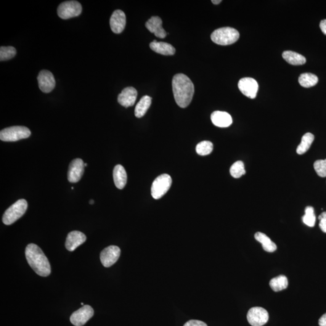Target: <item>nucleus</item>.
<instances>
[{
  "label": "nucleus",
  "mask_w": 326,
  "mask_h": 326,
  "mask_svg": "<svg viewBox=\"0 0 326 326\" xmlns=\"http://www.w3.org/2000/svg\"><path fill=\"white\" fill-rule=\"evenodd\" d=\"M110 27L114 33L122 32L126 26V15L121 10H116L110 18Z\"/></svg>",
  "instance_id": "14"
},
{
  "label": "nucleus",
  "mask_w": 326,
  "mask_h": 326,
  "mask_svg": "<svg viewBox=\"0 0 326 326\" xmlns=\"http://www.w3.org/2000/svg\"><path fill=\"white\" fill-rule=\"evenodd\" d=\"M17 54V50L14 47H3L0 48V60L4 61L12 59Z\"/></svg>",
  "instance_id": "30"
},
{
  "label": "nucleus",
  "mask_w": 326,
  "mask_h": 326,
  "mask_svg": "<svg viewBox=\"0 0 326 326\" xmlns=\"http://www.w3.org/2000/svg\"><path fill=\"white\" fill-rule=\"evenodd\" d=\"M230 172L235 178H239L246 173L244 164L241 161H237L232 166Z\"/></svg>",
  "instance_id": "28"
},
{
  "label": "nucleus",
  "mask_w": 326,
  "mask_h": 326,
  "mask_svg": "<svg viewBox=\"0 0 326 326\" xmlns=\"http://www.w3.org/2000/svg\"><path fill=\"white\" fill-rule=\"evenodd\" d=\"M80 2L76 1H68L62 2L58 8V15L63 20L78 17L82 12Z\"/></svg>",
  "instance_id": "7"
},
{
  "label": "nucleus",
  "mask_w": 326,
  "mask_h": 326,
  "mask_svg": "<svg viewBox=\"0 0 326 326\" xmlns=\"http://www.w3.org/2000/svg\"><path fill=\"white\" fill-rule=\"evenodd\" d=\"M172 180L168 174H163L156 178L151 187V195L155 200L162 198L171 187Z\"/></svg>",
  "instance_id": "6"
},
{
  "label": "nucleus",
  "mask_w": 326,
  "mask_h": 326,
  "mask_svg": "<svg viewBox=\"0 0 326 326\" xmlns=\"http://www.w3.org/2000/svg\"><path fill=\"white\" fill-rule=\"evenodd\" d=\"M213 149V143L209 141H203L198 143L196 150L198 154L205 156L210 154Z\"/></svg>",
  "instance_id": "29"
},
{
  "label": "nucleus",
  "mask_w": 326,
  "mask_h": 326,
  "mask_svg": "<svg viewBox=\"0 0 326 326\" xmlns=\"http://www.w3.org/2000/svg\"><path fill=\"white\" fill-rule=\"evenodd\" d=\"M319 324L320 326H326V313L320 318Z\"/></svg>",
  "instance_id": "35"
},
{
  "label": "nucleus",
  "mask_w": 326,
  "mask_h": 326,
  "mask_svg": "<svg viewBox=\"0 0 326 326\" xmlns=\"http://www.w3.org/2000/svg\"><path fill=\"white\" fill-rule=\"evenodd\" d=\"M94 315V310L91 306L84 305L78 311L73 313L70 317V322L75 326H82L86 324Z\"/></svg>",
  "instance_id": "9"
},
{
  "label": "nucleus",
  "mask_w": 326,
  "mask_h": 326,
  "mask_svg": "<svg viewBox=\"0 0 326 326\" xmlns=\"http://www.w3.org/2000/svg\"><path fill=\"white\" fill-rule=\"evenodd\" d=\"M175 100L179 107L185 108L192 102L195 92L194 85L189 77L184 74H177L172 79Z\"/></svg>",
  "instance_id": "1"
},
{
  "label": "nucleus",
  "mask_w": 326,
  "mask_h": 326,
  "mask_svg": "<svg viewBox=\"0 0 326 326\" xmlns=\"http://www.w3.org/2000/svg\"><path fill=\"white\" fill-rule=\"evenodd\" d=\"M240 34L234 28H222L214 30L211 34L212 41L221 46H228L235 43Z\"/></svg>",
  "instance_id": "3"
},
{
  "label": "nucleus",
  "mask_w": 326,
  "mask_h": 326,
  "mask_svg": "<svg viewBox=\"0 0 326 326\" xmlns=\"http://www.w3.org/2000/svg\"><path fill=\"white\" fill-rule=\"evenodd\" d=\"M162 24L163 21L160 17H152L146 23V27L158 38H164L168 33L163 28Z\"/></svg>",
  "instance_id": "17"
},
{
  "label": "nucleus",
  "mask_w": 326,
  "mask_h": 326,
  "mask_svg": "<svg viewBox=\"0 0 326 326\" xmlns=\"http://www.w3.org/2000/svg\"><path fill=\"white\" fill-rule=\"evenodd\" d=\"M320 221L319 226L322 232L326 233V212H323L319 217Z\"/></svg>",
  "instance_id": "32"
},
{
  "label": "nucleus",
  "mask_w": 326,
  "mask_h": 326,
  "mask_svg": "<svg viewBox=\"0 0 326 326\" xmlns=\"http://www.w3.org/2000/svg\"><path fill=\"white\" fill-rule=\"evenodd\" d=\"M211 2H213L214 4H218L220 2H221L222 1L221 0H217V1H216V0H212Z\"/></svg>",
  "instance_id": "36"
},
{
  "label": "nucleus",
  "mask_w": 326,
  "mask_h": 326,
  "mask_svg": "<svg viewBox=\"0 0 326 326\" xmlns=\"http://www.w3.org/2000/svg\"><path fill=\"white\" fill-rule=\"evenodd\" d=\"M314 141V136L310 132L304 135L302 137L300 144L296 148V153L299 155H303L305 153L307 150L311 148L313 142Z\"/></svg>",
  "instance_id": "24"
},
{
  "label": "nucleus",
  "mask_w": 326,
  "mask_h": 326,
  "mask_svg": "<svg viewBox=\"0 0 326 326\" xmlns=\"http://www.w3.org/2000/svg\"><path fill=\"white\" fill-rule=\"evenodd\" d=\"M28 207V202L25 200L21 199L17 201L5 211L2 216V222L7 225L14 224L25 214Z\"/></svg>",
  "instance_id": "4"
},
{
  "label": "nucleus",
  "mask_w": 326,
  "mask_h": 326,
  "mask_svg": "<svg viewBox=\"0 0 326 326\" xmlns=\"http://www.w3.org/2000/svg\"><path fill=\"white\" fill-rule=\"evenodd\" d=\"M89 204H94V200H90V201H89Z\"/></svg>",
  "instance_id": "37"
},
{
  "label": "nucleus",
  "mask_w": 326,
  "mask_h": 326,
  "mask_svg": "<svg viewBox=\"0 0 326 326\" xmlns=\"http://www.w3.org/2000/svg\"><path fill=\"white\" fill-rule=\"evenodd\" d=\"M30 135L31 132L27 127L12 126L1 130L0 132V139L3 142H14L28 139Z\"/></svg>",
  "instance_id": "5"
},
{
  "label": "nucleus",
  "mask_w": 326,
  "mask_h": 326,
  "mask_svg": "<svg viewBox=\"0 0 326 326\" xmlns=\"http://www.w3.org/2000/svg\"><path fill=\"white\" fill-rule=\"evenodd\" d=\"M247 320L252 326H264L268 322V312L261 307H252L248 312Z\"/></svg>",
  "instance_id": "8"
},
{
  "label": "nucleus",
  "mask_w": 326,
  "mask_h": 326,
  "mask_svg": "<svg viewBox=\"0 0 326 326\" xmlns=\"http://www.w3.org/2000/svg\"><path fill=\"white\" fill-rule=\"evenodd\" d=\"M184 326H208L205 323L200 320H192L187 322Z\"/></svg>",
  "instance_id": "33"
},
{
  "label": "nucleus",
  "mask_w": 326,
  "mask_h": 326,
  "mask_svg": "<svg viewBox=\"0 0 326 326\" xmlns=\"http://www.w3.org/2000/svg\"><path fill=\"white\" fill-rule=\"evenodd\" d=\"M26 258L33 271L41 277H47L51 273V267L43 251L38 245L30 243L26 248Z\"/></svg>",
  "instance_id": "2"
},
{
  "label": "nucleus",
  "mask_w": 326,
  "mask_h": 326,
  "mask_svg": "<svg viewBox=\"0 0 326 326\" xmlns=\"http://www.w3.org/2000/svg\"><path fill=\"white\" fill-rule=\"evenodd\" d=\"M151 103H152V98L149 95L143 96L135 108V116L136 118H141L144 116L149 108Z\"/></svg>",
  "instance_id": "21"
},
{
  "label": "nucleus",
  "mask_w": 326,
  "mask_h": 326,
  "mask_svg": "<svg viewBox=\"0 0 326 326\" xmlns=\"http://www.w3.org/2000/svg\"><path fill=\"white\" fill-rule=\"evenodd\" d=\"M120 253V249L118 246H109L100 253V261L105 267H110L118 261Z\"/></svg>",
  "instance_id": "10"
},
{
  "label": "nucleus",
  "mask_w": 326,
  "mask_h": 326,
  "mask_svg": "<svg viewBox=\"0 0 326 326\" xmlns=\"http://www.w3.org/2000/svg\"><path fill=\"white\" fill-rule=\"evenodd\" d=\"M39 89L45 93L53 91L56 86L54 76L50 71L44 70L40 71L38 76Z\"/></svg>",
  "instance_id": "13"
},
{
  "label": "nucleus",
  "mask_w": 326,
  "mask_h": 326,
  "mask_svg": "<svg viewBox=\"0 0 326 326\" xmlns=\"http://www.w3.org/2000/svg\"><path fill=\"white\" fill-rule=\"evenodd\" d=\"M254 237L259 242L262 243V247L265 251L269 252V253H272L277 250V246L275 243L273 242L270 239V238L263 233L258 232L254 235Z\"/></svg>",
  "instance_id": "22"
},
{
  "label": "nucleus",
  "mask_w": 326,
  "mask_h": 326,
  "mask_svg": "<svg viewBox=\"0 0 326 326\" xmlns=\"http://www.w3.org/2000/svg\"><path fill=\"white\" fill-rule=\"evenodd\" d=\"M303 223L310 227L315 226L316 216L315 215L314 209L312 207L308 206L305 209V214L302 217Z\"/></svg>",
  "instance_id": "27"
},
{
  "label": "nucleus",
  "mask_w": 326,
  "mask_h": 326,
  "mask_svg": "<svg viewBox=\"0 0 326 326\" xmlns=\"http://www.w3.org/2000/svg\"><path fill=\"white\" fill-rule=\"evenodd\" d=\"M113 178L116 186L123 189L126 184L127 174L125 169L120 164L117 165L113 171Z\"/></svg>",
  "instance_id": "20"
},
{
  "label": "nucleus",
  "mask_w": 326,
  "mask_h": 326,
  "mask_svg": "<svg viewBox=\"0 0 326 326\" xmlns=\"http://www.w3.org/2000/svg\"><path fill=\"white\" fill-rule=\"evenodd\" d=\"M238 87L241 92L245 96L252 99L256 97L259 85L255 79L251 78L241 79L238 81Z\"/></svg>",
  "instance_id": "11"
},
{
  "label": "nucleus",
  "mask_w": 326,
  "mask_h": 326,
  "mask_svg": "<svg viewBox=\"0 0 326 326\" xmlns=\"http://www.w3.org/2000/svg\"><path fill=\"white\" fill-rule=\"evenodd\" d=\"M150 49L158 54L165 56L174 55L176 49L171 44L163 42L153 41L150 44Z\"/></svg>",
  "instance_id": "19"
},
{
  "label": "nucleus",
  "mask_w": 326,
  "mask_h": 326,
  "mask_svg": "<svg viewBox=\"0 0 326 326\" xmlns=\"http://www.w3.org/2000/svg\"><path fill=\"white\" fill-rule=\"evenodd\" d=\"M81 304H82V306H84V303H81Z\"/></svg>",
  "instance_id": "39"
},
{
  "label": "nucleus",
  "mask_w": 326,
  "mask_h": 326,
  "mask_svg": "<svg viewBox=\"0 0 326 326\" xmlns=\"http://www.w3.org/2000/svg\"><path fill=\"white\" fill-rule=\"evenodd\" d=\"M282 57L286 62L293 65H301L306 62V58L292 51H285L283 53Z\"/></svg>",
  "instance_id": "23"
},
{
  "label": "nucleus",
  "mask_w": 326,
  "mask_h": 326,
  "mask_svg": "<svg viewBox=\"0 0 326 326\" xmlns=\"http://www.w3.org/2000/svg\"><path fill=\"white\" fill-rule=\"evenodd\" d=\"M319 82V78L314 74L306 73L301 74L298 78L299 84L304 88L314 87Z\"/></svg>",
  "instance_id": "26"
},
{
  "label": "nucleus",
  "mask_w": 326,
  "mask_h": 326,
  "mask_svg": "<svg viewBox=\"0 0 326 326\" xmlns=\"http://www.w3.org/2000/svg\"><path fill=\"white\" fill-rule=\"evenodd\" d=\"M315 172L320 177H326V159L315 161L314 164Z\"/></svg>",
  "instance_id": "31"
},
{
  "label": "nucleus",
  "mask_w": 326,
  "mask_h": 326,
  "mask_svg": "<svg viewBox=\"0 0 326 326\" xmlns=\"http://www.w3.org/2000/svg\"><path fill=\"white\" fill-rule=\"evenodd\" d=\"M85 163L80 158H76L71 161L68 172V181L76 183L80 181L84 172Z\"/></svg>",
  "instance_id": "12"
},
{
  "label": "nucleus",
  "mask_w": 326,
  "mask_h": 326,
  "mask_svg": "<svg viewBox=\"0 0 326 326\" xmlns=\"http://www.w3.org/2000/svg\"><path fill=\"white\" fill-rule=\"evenodd\" d=\"M137 91L133 87H127L118 95V102L125 108L134 105L137 97Z\"/></svg>",
  "instance_id": "15"
},
{
  "label": "nucleus",
  "mask_w": 326,
  "mask_h": 326,
  "mask_svg": "<svg viewBox=\"0 0 326 326\" xmlns=\"http://www.w3.org/2000/svg\"><path fill=\"white\" fill-rule=\"evenodd\" d=\"M87 240L86 236L79 231H73L68 233L66 239L65 247L68 251H73L78 246L83 244Z\"/></svg>",
  "instance_id": "16"
},
{
  "label": "nucleus",
  "mask_w": 326,
  "mask_h": 326,
  "mask_svg": "<svg viewBox=\"0 0 326 326\" xmlns=\"http://www.w3.org/2000/svg\"><path fill=\"white\" fill-rule=\"evenodd\" d=\"M211 120L214 125L219 128H227L233 123L232 116L224 111H214L211 114Z\"/></svg>",
  "instance_id": "18"
},
{
  "label": "nucleus",
  "mask_w": 326,
  "mask_h": 326,
  "mask_svg": "<svg viewBox=\"0 0 326 326\" xmlns=\"http://www.w3.org/2000/svg\"><path fill=\"white\" fill-rule=\"evenodd\" d=\"M320 27L322 32L326 35V20L321 21Z\"/></svg>",
  "instance_id": "34"
},
{
  "label": "nucleus",
  "mask_w": 326,
  "mask_h": 326,
  "mask_svg": "<svg viewBox=\"0 0 326 326\" xmlns=\"http://www.w3.org/2000/svg\"><path fill=\"white\" fill-rule=\"evenodd\" d=\"M269 286L275 292H279L288 288V280L285 275H280L279 276L273 278L270 281Z\"/></svg>",
  "instance_id": "25"
},
{
  "label": "nucleus",
  "mask_w": 326,
  "mask_h": 326,
  "mask_svg": "<svg viewBox=\"0 0 326 326\" xmlns=\"http://www.w3.org/2000/svg\"><path fill=\"white\" fill-rule=\"evenodd\" d=\"M85 166H86V167L87 166V163H85Z\"/></svg>",
  "instance_id": "38"
}]
</instances>
